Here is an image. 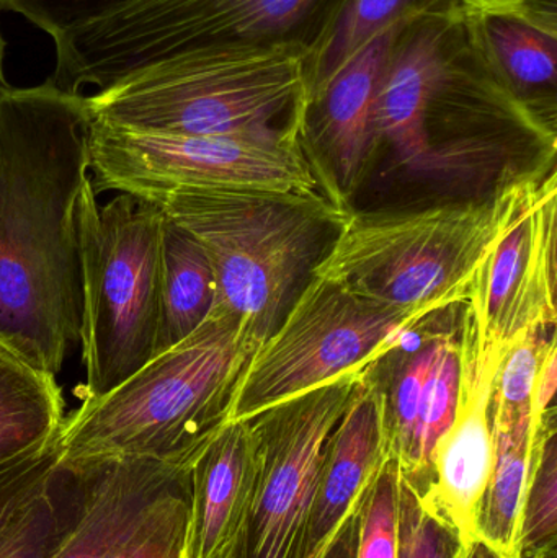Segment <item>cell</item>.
Masks as SVG:
<instances>
[{
	"instance_id": "7402d4cb",
	"label": "cell",
	"mask_w": 557,
	"mask_h": 558,
	"mask_svg": "<svg viewBox=\"0 0 557 558\" xmlns=\"http://www.w3.org/2000/svg\"><path fill=\"white\" fill-rule=\"evenodd\" d=\"M464 0H346L332 28L306 59L307 94L319 88L360 48L391 26L419 16H450Z\"/></svg>"
},
{
	"instance_id": "6da1fadb",
	"label": "cell",
	"mask_w": 557,
	"mask_h": 558,
	"mask_svg": "<svg viewBox=\"0 0 557 558\" xmlns=\"http://www.w3.org/2000/svg\"><path fill=\"white\" fill-rule=\"evenodd\" d=\"M90 126L88 97L51 78L0 88V350L52 377L82 341Z\"/></svg>"
},
{
	"instance_id": "52a82bcc",
	"label": "cell",
	"mask_w": 557,
	"mask_h": 558,
	"mask_svg": "<svg viewBox=\"0 0 557 558\" xmlns=\"http://www.w3.org/2000/svg\"><path fill=\"white\" fill-rule=\"evenodd\" d=\"M162 218L159 205L130 193L98 205L92 179L82 192L84 400L107 396L156 357Z\"/></svg>"
},
{
	"instance_id": "d4e9b609",
	"label": "cell",
	"mask_w": 557,
	"mask_h": 558,
	"mask_svg": "<svg viewBox=\"0 0 557 558\" xmlns=\"http://www.w3.org/2000/svg\"><path fill=\"white\" fill-rule=\"evenodd\" d=\"M190 471L104 558H189Z\"/></svg>"
},
{
	"instance_id": "5bb4252c",
	"label": "cell",
	"mask_w": 557,
	"mask_h": 558,
	"mask_svg": "<svg viewBox=\"0 0 557 558\" xmlns=\"http://www.w3.org/2000/svg\"><path fill=\"white\" fill-rule=\"evenodd\" d=\"M457 16L481 64L533 118L556 131L557 2L464 0Z\"/></svg>"
},
{
	"instance_id": "4fadbf2b",
	"label": "cell",
	"mask_w": 557,
	"mask_h": 558,
	"mask_svg": "<svg viewBox=\"0 0 557 558\" xmlns=\"http://www.w3.org/2000/svg\"><path fill=\"white\" fill-rule=\"evenodd\" d=\"M404 23L379 33L307 94L301 146L324 193L346 208L375 157L376 97Z\"/></svg>"
},
{
	"instance_id": "30bf717a",
	"label": "cell",
	"mask_w": 557,
	"mask_h": 558,
	"mask_svg": "<svg viewBox=\"0 0 557 558\" xmlns=\"http://www.w3.org/2000/svg\"><path fill=\"white\" fill-rule=\"evenodd\" d=\"M368 367L350 371L247 418L257 448L258 482L239 541L241 558H296L327 439Z\"/></svg>"
},
{
	"instance_id": "2e32d148",
	"label": "cell",
	"mask_w": 557,
	"mask_h": 558,
	"mask_svg": "<svg viewBox=\"0 0 557 558\" xmlns=\"http://www.w3.org/2000/svg\"><path fill=\"white\" fill-rule=\"evenodd\" d=\"M455 15L408 20L379 84L373 123L375 154L388 147L395 162L405 169H432L427 113L444 74Z\"/></svg>"
},
{
	"instance_id": "1f68e13d",
	"label": "cell",
	"mask_w": 557,
	"mask_h": 558,
	"mask_svg": "<svg viewBox=\"0 0 557 558\" xmlns=\"http://www.w3.org/2000/svg\"><path fill=\"white\" fill-rule=\"evenodd\" d=\"M557 384V343L556 338L546 350L542 363H540L538 373L535 377V386L532 393V428L536 432L543 420L555 410Z\"/></svg>"
},
{
	"instance_id": "44dd1931",
	"label": "cell",
	"mask_w": 557,
	"mask_h": 558,
	"mask_svg": "<svg viewBox=\"0 0 557 558\" xmlns=\"http://www.w3.org/2000/svg\"><path fill=\"white\" fill-rule=\"evenodd\" d=\"M535 433L532 423H494L496 461L477 511L476 537L499 558H519L523 497Z\"/></svg>"
},
{
	"instance_id": "d590c367",
	"label": "cell",
	"mask_w": 557,
	"mask_h": 558,
	"mask_svg": "<svg viewBox=\"0 0 557 558\" xmlns=\"http://www.w3.org/2000/svg\"><path fill=\"white\" fill-rule=\"evenodd\" d=\"M219 558H241V553H239V544H235L229 553H226L225 556Z\"/></svg>"
},
{
	"instance_id": "7a4b0ae2",
	"label": "cell",
	"mask_w": 557,
	"mask_h": 558,
	"mask_svg": "<svg viewBox=\"0 0 557 558\" xmlns=\"http://www.w3.org/2000/svg\"><path fill=\"white\" fill-rule=\"evenodd\" d=\"M255 348L241 322L215 307L185 340L65 416L59 465L143 459L190 469L231 422L235 387Z\"/></svg>"
},
{
	"instance_id": "e575fe53",
	"label": "cell",
	"mask_w": 557,
	"mask_h": 558,
	"mask_svg": "<svg viewBox=\"0 0 557 558\" xmlns=\"http://www.w3.org/2000/svg\"><path fill=\"white\" fill-rule=\"evenodd\" d=\"M3 51H5V43H3L2 35H0V88L7 85L3 81Z\"/></svg>"
},
{
	"instance_id": "8fae6325",
	"label": "cell",
	"mask_w": 557,
	"mask_h": 558,
	"mask_svg": "<svg viewBox=\"0 0 557 558\" xmlns=\"http://www.w3.org/2000/svg\"><path fill=\"white\" fill-rule=\"evenodd\" d=\"M463 307L457 413L435 448L431 478L421 497L471 546L477 541V511L496 461L494 386L509 344L491 335L473 305Z\"/></svg>"
},
{
	"instance_id": "277c9868",
	"label": "cell",
	"mask_w": 557,
	"mask_h": 558,
	"mask_svg": "<svg viewBox=\"0 0 557 558\" xmlns=\"http://www.w3.org/2000/svg\"><path fill=\"white\" fill-rule=\"evenodd\" d=\"M532 180L504 183L486 198L350 213L313 277L425 324L438 312L467 304L481 265Z\"/></svg>"
},
{
	"instance_id": "4dcf8cb0",
	"label": "cell",
	"mask_w": 557,
	"mask_h": 558,
	"mask_svg": "<svg viewBox=\"0 0 557 558\" xmlns=\"http://www.w3.org/2000/svg\"><path fill=\"white\" fill-rule=\"evenodd\" d=\"M56 488L36 505L22 526L0 544V558H51L69 523V518L62 520Z\"/></svg>"
},
{
	"instance_id": "4316f807",
	"label": "cell",
	"mask_w": 557,
	"mask_h": 558,
	"mask_svg": "<svg viewBox=\"0 0 557 558\" xmlns=\"http://www.w3.org/2000/svg\"><path fill=\"white\" fill-rule=\"evenodd\" d=\"M555 338L553 330H529L509 343L494 386V423H532V393L536 373Z\"/></svg>"
},
{
	"instance_id": "3957f363",
	"label": "cell",
	"mask_w": 557,
	"mask_h": 558,
	"mask_svg": "<svg viewBox=\"0 0 557 558\" xmlns=\"http://www.w3.org/2000/svg\"><path fill=\"white\" fill-rule=\"evenodd\" d=\"M156 203L205 248L218 304L255 347L313 278L350 211L324 192L175 190Z\"/></svg>"
},
{
	"instance_id": "d6986e66",
	"label": "cell",
	"mask_w": 557,
	"mask_h": 558,
	"mask_svg": "<svg viewBox=\"0 0 557 558\" xmlns=\"http://www.w3.org/2000/svg\"><path fill=\"white\" fill-rule=\"evenodd\" d=\"M218 304L215 270L205 248L164 213L160 229V324L157 354L202 327Z\"/></svg>"
},
{
	"instance_id": "8d00e7d4",
	"label": "cell",
	"mask_w": 557,
	"mask_h": 558,
	"mask_svg": "<svg viewBox=\"0 0 557 558\" xmlns=\"http://www.w3.org/2000/svg\"><path fill=\"white\" fill-rule=\"evenodd\" d=\"M546 2H557V0H546Z\"/></svg>"
},
{
	"instance_id": "5b68a950",
	"label": "cell",
	"mask_w": 557,
	"mask_h": 558,
	"mask_svg": "<svg viewBox=\"0 0 557 558\" xmlns=\"http://www.w3.org/2000/svg\"><path fill=\"white\" fill-rule=\"evenodd\" d=\"M346 0H140L59 36L51 81L98 92L193 56L277 49L310 58Z\"/></svg>"
},
{
	"instance_id": "9c48e42d",
	"label": "cell",
	"mask_w": 557,
	"mask_h": 558,
	"mask_svg": "<svg viewBox=\"0 0 557 558\" xmlns=\"http://www.w3.org/2000/svg\"><path fill=\"white\" fill-rule=\"evenodd\" d=\"M88 154L95 193L154 199L175 190L320 192L298 137L144 134L105 126L92 118Z\"/></svg>"
},
{
	"instance_id": "603a6c76",
	"label": "cell",
	"mask_w": 557,
	"mask_h": 558,
	"mask_svg": "<svg viewBox=\"0 0 557 558\" xmlns=\"http://www.w3.org/2000/svg\"><path fill=\"white\" fill-rule=\"evenodd\" d=\"M460 341L453 333H441L440 347L419 397L411 449L399 464L402 477L419 494H424L427 488L435 448L453 423L460 396Z\"/></svg>"
},
{
	"instance_id": "9a60e30c",
	"label": "cell",
	"mask_w": 557,
	"mask_h": 558,
	"mask_svg": "<svg viewBox=\"0 0 557 558\" xmlns=\"http://www.w3.org/2000/svg\"><path fill=\"white\" fill-rule=\"evenodd\" d=\"M375 364L360 377L342 418L327 439L296 558L323 556L392 454L385 387L373 373Z\"/></svg>"
},
{
	"instance_id": "484cf974",
	"label": "cell",
	"mask_w": 557,
	"mask_h": 558,
	"mask_svg": "<svg viewBox=\"0 0 557 558\" xmlns=\"http://www.w3.org/2000/svg\"><path fill=\"white\" fill-rule=\"evenodd\" d=\"M58 436L51 445L0 465V544L12 536L62 477Z\"/></svg>"
},
{
	"instance_id": "ffe728a7",
	"label": "cell",
	"mask_w": 557,
	"mask_h": 558,
	"mask_svg": "<svg viewBox=\"0 0 557 558\" xmlns=\"http://www.w3.org/2000/svg\"><path fill=\"white\" fill-rule=\"evenodd\" d=\"M64 418L56 377L0 350V465L51 445Z\"/></svg>"
},
{
	"instance_id": "d6a6232c",
	"label": "cell",
	"mask_w": 557,
	"mask_h": 558,
	"mask_svg": "<svg viewBox=\"0 0 557 558\" xmlns=\"http://www.w3.org/2000/svg\"><path fill=\"white\" fill-rule=\"evenodd\" d=\"M356 539H359V513L355 510L337 531L320 558H355Z\"/></svg>"
},
{
	"instance_id": "83f0119b",
	"label": "cell",
	"mask_w": 557,
	"mask_h": 558,
	"mask_svg": "<svg viewBox=\"0 0 557 558\" xmlns=\"http://www.w3.org/2000/svg\"><path fill=\"white\" fill-rule=\"evenodd\" d=\"M401 477V465L391 454L356 508L359 539L355 558H398Z\"/></svg>"
},
{
	"instance_id": "7c38bea8",
	"label": "cell",
	"mask_w": 557,
	"mask_h": 558,
	"mask_svg": "<svg viewBox=\"0 0 557 558\" xmlns=\"http://www.w3.org/2000/svg\"><path fill=\"white\" fill-rule=\"evenodd\" d=\"M556 193L555 173L533 177L467 301L504 344L529 330H555Z\"/></svg>"
},
{
	"instance_id": "ac0fdd59",
	"label": "cell",
	"mask_w": 557,
	"mask_h": 558,
	"mask_svg": "<svg viewBox=\"0 0 557 558\" xmlns=\"http://www.w3.org/2000/svg\"><path fill=\"white\" fill-rule=\"evenodd\" d=\"M257 482L258 454L247 420H232L190 465L189 558H219L239 544Z\"/></svg>"
},
{
	"instance_id": "8992f818",
	"label": "cell",
	"mask_w": 557,
	"mask_h": 558,
	"mask_svg": "<svg viewBox=\"0 0 557 558\" xmlns=\"http://www.w3.org/2000/svg\"><path fill=\"white\" fill-rule=\"evenodd\" d=\"M306 58L277 49L193 56L88 97L105 126L144 134L300 140Z\"/></svg>"
},
{
	"instance_id": "cb8c5ba5",
	"label": "cell",
	"mask_w": 557,
	"mask_h": 558,
	"mask_svg": "<svg viewBox=\"0 0 557 558\" xmlns=\"http://www.w3.org/2000/svg\"><path fill=\"white\" fill-rule=\"evenodd\" d=\"M557 547L556 412L536 428L523 497L519 558H535Z\"/></svg>"
},
{
	"instance_id": "f1b7e54d",
	"label": "cell",
	"mask_w": 557,
	"mask_h": 558,
	"mask_svg": "<svg viewBox=\"0 0 557 558\" xmlns=\"http://www.w3.org/2000/svg\"><path fill=\"white\" fill-rule=\"evenodd\" d=\"M470 547L458 531L432 510L421 494L401 477L398 558H467Z\"/></svg>"
},
{
	"instance_id": "f546056e",
	"label": "cell",
	"mask_w": 557,
	"mask_h": 558,
	"mask_svg": "<svg viewBox=\"0 0 557 558\" xmlns=\"http://www.w3.org/2000/svg\"><path fill=\"white\" fill-rule=\"evenodd\" d=\"M136 2L140 0H0V9L25 16L56 39Z\"/></svg>"
},
{
	"instance_id": "836d02e7",
	"label": "cell",
	"mask_w": 557,
	"mask_h": 558,
	"mask_svg": "<svg viewBox=\"0 0 557 558\" xmlns=\"http://www.w3.org/2000/svg\"><path fill=\"white\" fill-rule=\"evenodd\" d=\"M467 558H499L494 556L493 553H491L489 549H487L484 544H481L480 541H476V543L471 544L470 550H468Z\"/></svg>"
},
{
	"instance_id": "e0dca14e",
	"label": "cell",
	"mask_w": 557,
	"mask_h": 558,
	"mask_svg": "<svg viewBox=\"0 0 557 558\" xmlns=\"http://www.w3.org/2000/svg\"><path fill=\"white\" fill-rule=\"evenodd\" d=\"M189 471L143 459L62 469L77 488V498L51 558H104Z\"/></svg>"
},
{
	"instance_id": "ba28073f",
	"label": "cell",
	"mask_w": 557,
	"mask_h": 558,
	"mask_svg": "<svg viewBox=\"0 0 557 558\" xmlns=\"http://www.w3.org/2000/svg\"><path fill=\"white\" fill-rule=\"evenodd\" d=\"M417 327L398 308L330 279L311 278L274 333L249 357L232 399L231 422L378 363Z\"/></svg>"
}]
</instances>
